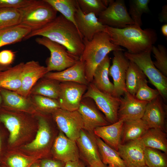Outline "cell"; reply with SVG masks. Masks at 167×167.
I'll use <instances>...</instances> for the list:
<instances>
[{
  "mask_svg": "<svg viewBox=\"0 0 167 167\" xmlns=\"http://www.w3.org/2000/svg\"><path fill=\"white\" fill-rule=\"evenodd\" d=\"M76 142L80 155H81L89 165L102 162L97 143L96 136L93 132L82 129Z\"/></svg>",
  "mask_w": 167,
  "mask_h": 167,
  "instance_id": "e0dca14e",
  "label": "cell"
},
{
  "mask_svg": "<svg viewBox=\"0 0 167 167\" xmlns=\"http://www.w3.org/2000/svg\"><path fill=\"white\" fill-rule=\"evenodd\" d=\"M29 97L36 109L52 114L60 108L58 100L40 95H30Z\"/></svg>",
  "mask_w": 167,
  "mask_h": 167,
  "instance_id": "d590c367",
  "label": "cell"
},
{
  "mask_svg": "<svg viewBox=\"0 0 167 167\" xmlns=\"http://www.w3.org/2000/svg\"><path fill=\"white\" fill-rule=\"evenodd\" d=\"M144 160L148 167H167V154L156 149L145 147Z\"/></svg>",
  "mask_w": 167,
  "mask_h": 167,
  "instance_id": "836d02e7",
  "label": "cell"
},
{
  "mask_svg": "<svg viewBox=\"0 0 167 167\" xmlns=\"http://www.w3.org/2000/svg\"><path fill=\"white\" fill-rule=\"evenodd\" d=\"M75 20L83 39L91 40L96 33L105 32V26L98 21L96 16L92 13H84L78 4L75 15Z\"/></svg>",
  "mask_w": 167,
  "mask_h": 167,
  "instance_id": "ac0fdd59",
  "label": "cell"
},
{
  "mask_svg": "<svg viewBox=\"0 0 167 167\" xmlns=\"http://www.w3.org/2000/svg\"><path fill=\"white\" fill-rule=\"evenodd\" d=\"M145 147L141 138L123 144H120L117 150L127 167L145 165Z\"/></svg>",
  "mask_w": 167,
  "mask_h": 167,
  "instance_id": "2e32d148",
  "label": "cell"
},
{
  "mask_svg": "<svg viewBox=\"0 0 167 167\" xmlns=\"http://www.w3.org/2000/svg\"><path fill=\"white\" fill-rule=\"evenodd\" d=\"M65 167H85L84 164L79 160L70 161L65 163Z\"/></svg>",
  "mask_w": 167,
  "mask_h": 167,
  "instance_id": "bcb514c9",
  "label": "cell"
},
{
  "mask_svg": "<svg viewBox=\"0 0 167 167\" xmlns=\"http://www.w3.org/2000/svg\"><path fill=\"white\" fill-rule=\"evenodd\" d=\"M2 99L1 106L18 111L32 112L36 109L29 97H25L10 90L0 88Z\"/></svg>",
  "mask_w": 167,
  "mask_h": 167,
  "instance_id": "7402d4cb",
  "label": "cell"
},
{
  "mask_svg": "<svg viewBox=\"0 0 167 167\" xmlns=\"http://www.w3.org/2000/svg\"><path fill=\"white\" fill-rule=\"evenodd\" d=\"M84 47L79 60L83 63L86 79L92 83L97 66L111 51L124 50L113 43L105 32L96 33L91 40L83 39Z\"/></svg>",
  "mask_w": 167,
  "mask_h": 167,
  "instance_id": "3957f363",
  "label": "cell"
},
{
  "mask_svg": "<svg viewBox=\"0 0 167 167\" xmlns=\"http://www.w3.org/2000/svg\"><path fill=\"white\" fill-rule=\"evenodd\" d=\"M86 97L90 98L93 100L109 123L113 124L118 121L120 97L100 91L92 83L88 84L87 90L83 96V98Z\"/></svg>",
  "mask_w": 167,
  "mask_h": 167,
  "instance_id": "52a82bcc",
  "label": "cell"
},
{
  "mask_svg": "<svg viewBox=\"0 0 167 167\" xmlns=\"http://www.w3.org/2000/svg\"><path fill=\"white\" fill-rule=\"evenodd\" d=\"M124 121L118 120L108 125L96 127L93 133L105 143L117 151L121 143V136Z\"/></svg>",
  "mask_w": 167,
  "mask_h": 167,
  "instance_id": "603a6c76",
  "label": "cell"
},
{
  "mask_svg": "<svg viewBox=\"0 0 167 167\" xmlns=\"http://www.w3.org/2000/svg\"><path fill=\"white\" fill-rule=\"evenodd\" d=\"M21 15L20 24L32 31L42 28L54 20L58 11L45 0H35L28 6L19 9Z\"/></svg>",
  "mask_w": 167,
  "mask_h": 167,
  "instance_id": "277c9868",
  "label": "cell"
},
{
  "mask_svg": "<svg viewBox=\"0 0 167 167\" xmlns=\"http://www.w3.org/2000/svg\"><path fill=\"white\" fill-rule=\"evenodd\" d=\"M36 36L46 37L64 46L79 58L84 49L83 38L76 26L61 14L42 28L32 31L24 39Z\"/></svg>",
  "mask_w": 167,
  "mask_h": 167,
  "instance_id": "6da1fadb",
  "label": "cell"
},
{
  "mask_svg": "<svg viewBox=\"0 0 167 167\" xmlns=\"http://www.w3.org/2000/svg\"><path fill=\"white\" fill-rule=\"evenodd\" d=\"M88 86L74 82H61L57 99L60 108L70 111L78 110Z\"/></svg>",
  "mask_w": 167,
  "mask_h": 167,
  "instance_id": "30bf717a",
  "label": "cell"
},
{
  "mask_svg": "<svg viewBox=\"0 0 167 167\" xmlns=\"http://www.w3.org/2000/svg\"><path fill=\"white\" fill-rule=\"evenodd\" d=\"M97 18L103 25L115 28H122L135 24L123 0H113Z\"/></svg>",
  "mask_w": 167,
  "mask_h": 167,
  "instance_id": "ba28073f",
  "label": "cell"
},
{
  "mask_svg": "<svg viewBox=\"0 0 167 167\" xmlns=\"http://www.w3.org/2000/svg\"><path fill=\"white\" fill-rule=\"evenodd\" d=\"M38 129L35 139L25 146L30 150L41 149L46 148L51 139V131L46 118L41 115L38 117Z\"/></svg>",
  "mask_w": 167,
  "mask_h": 167,
  "instance_id": "83f0119b",
  "label": "cell"
},
{
  "mask_svg": "<svg viewBox=\"0 0 167 167\" xmlns=\"http://www.w3.org/2000/svg\"><path fill=\"white\" fill-rule=\"evenodd\" d=\"M110 59L107 55L97 66L92 83L99 90L113 96L114 86L109 78Z\"/></svg>",
  "mask_w": 167,
  "mask_h": 167,
  "instance_id": "cb8c5ba5",
  "label": "cell"
},
{
  "mask_svg": "<svg viewBox=\"0 0 167 167\" xmlns=\"http://www.w3.org/2000/svg\"><path fill=\"white\" fill-rule=\"evenodd\" d=\"M32 31L22 24L0 28V48L21 41Z\"/></svg>",
  "mask_w": 167,
  "mask_h": 167,
  "instance_id": "4316f807",
  "label": "cell"
},
{
  "mask_svg": "<svg viewBox=\"0 0 167 167\" xmlns=\"http://www.w3.org/2000/svg\"><path fill=\"white\" fill-rule=\"evenodd\" d=\"M149 129L147 123L142 119L124 122L120 144L141 138Z\"/></svg>",
  "mask_w": 167,
  "mask_h": 167,
  "instance_id": "484cf974",
  "label": "cell"
},
{
  "mask_svg": "<svg viewBox=\"0 0 167 167\" xmlns=\"http://www.w3.org/2000/svg\"><path fill=\"white\" fill-rule=\"evenodd\" d=\"M120 99L118 121L125 122L142 118L148 102L140 100L126 91Z\"/></svg>",
  "mask_w": 167,
  "mask_h": 167,
  "instance_id": "5bb4252c",
  "label": "cell"
},
{
  "mask_svg": "<svg viewBox=\"0 0 167 167\" xmlns=\"http://www.w3.org/2000/svg\"><path fill=\"white\" fill-rule=\"evenodd\" d=\"M160 95L157 89H152L148 85L146 79L140 83L135 96L140 100L149 102Z\"/></svg>",
  "mask_w": 167,
  "mask_h": 167,
  "instance_id": "ab89813d",
  "label": "cell"
},
{
  "mask_svg": "<svg viewBox=\"0 0 167 167\" xmlns=\"http://www.w3.org/2000/svg\"><path fill=\"white\" fill-rule=\"evenodd\" d=\"M1 140L0 138V152L1 151Z\"/></svg>",
  "mask_w": 167,
  "mask_h": 167,
  "instance_id": "db71d44e",
  "label": "cell"
},
{
  "mask_svg": "<svg viewBox=\"0 0 167 167\" xmlns=\"http://www.w3.org/2000/svg\"><path fill=\"white\" fill-rule=\"evenodd\" d=\"M52 114L61 131L68 138L76 141L84 129L83 121L78 111H68L59 108Z\"/></svg>",
  "mask_w": 167,
  "mask_h": 167,
  "instance_id": "9c48e42d",
  "label": "cell"
},
{
  "mask_svg": "<svg viewBox=\"0 0 167 167\" xmlns=\"http://www.w3.org/2000/svg\"><path fill=\"white\" fill-rule=\"evenodd\" d=\"M44 77L60 82H70L87 85L88 84L85 77L84 65L79 60L73 66L63 71L48 72Z\"/></svg>",
  "mask_w": 167,
  "mask_h": 167,
  "instance_id": "44dd1931",
  "label": "cell"
},
{
  "mask_svg": "<svg viewBox=\"0 0 167 167\" xmlns=\"http://www.w3.org/2000/svg\"><path fill=\"white\" fill-rule=\"evenodd\" d=\"M24 62L0 72V88L18 91L21 85L22 73Z\"/></svg>",
  "mask_w": 167,
  "mask_h": 167,
  "instance_id": "d4e9b609",
  "label": "cell"
},
{
  "mask_svg": "<svg viewBox=\"0 0 167 167\" xmlns=\"http://www.w3.org/2000/svg\"><path fill=\"white\" fill-rule=\"evenodd\" d=\"M1 106L2 109L0 113V121L9 131V143L12 144L19 138L23 123L28 118L21 113L20 111L13 112L11 109Z\"/></svg>",
  "mask_w": 167,
  "mask_h": 167,
  "instance_id": "ffe728a7",
  "label": "cell"
},
{
  "mask_svg": "<svg viewBox=\"0 0 167 167\" xmlns=\"http://www.w3.org/2000/svg\"><path fill=\"white\" fill-rule=\"evenodd\" d=\"M30 167H41V166L37 164H35L32 165Z\"/></svg>",
  "mask_w": 167,
  "mask_h": 167,
  "instance_id": "f907efd6",
  "label": "cell"
},
{
  "mask_svg": "<svg viewBox=\"0 0 167 167\" xmlns=\"http://www.w3.org/2000/svg\"><path fill=\"white\" fill-rule=\"evenodd\" d=\"M112 63L109 69V75L113 80V96L120 97L126 91L125 81L130 61L122 50L113 51Z\"/></svg>",
  "mask_w": 167,
  "mask_h": 167,
  "instance_id": "8fae6325",
  "label": "cell"
},
{
  "mask_svg": "<svg viewBox=\"0 0 167 167\" xmlns=\"http://www.w3.org/2000/svg\"><path fill=\"white\" fill-rule=\"evenodd\" d=\"M35 0H0V8L20 9L33 3Z\"/></svg>",
  "mask_w": 167,
  "mask_h": 167,
  "instance_id": "b9f144b4",
  "label": "cell"
},
{
  "mask_svg": "<svg viewBox=\"0 0 167 167\" xmlns=\"http://www.w3.org/2000/svg\"><path fill=\"white\" fill-rule=\"evenodd\" d=\"M99 110L92 99L82 98L78 111L83 121L84 129L93 132L97 127L110 124Z\"/></svg>",
  "mask_w": 167,
  "mask_h": 167,
  "instance_id": "7c38bea8",
  "label": "cell"
},
{
  "mask_svg": "<svg viewBox=\"0 0 167 167\" xmlns=\"http://www.w3.org/2000/svg\"><path fill=\"white\" fill-rule=\"evenodd\" d=\"M2 103V99L0 94V107H1Z\"/></svg>",
  "mask_w": 167,
  "mask_h": 167,
  "instance_id": "816d5d0a",
  "label": "cell"
},
{
  "mask_svg": "<svg viewBox=\"0 0 167 167\" xmlns=\"http://www.w3.org/2000/svg\"><path fill=\"white\" fill-rule=\"evenodd\" d=\"M149 0H132L130 1L129 14L135 24L141 27L142 15L150 12Z\"/></svg>",
  "mask_w": 167,
  "mask_h": 167,
  "instance_id": "e575fe53",
  "label": "cell"
},
{
  "mask_svg": "<svg viewBox=\"0 0 167 167\" xmlns=\"http://www.w3.org/2000/svg\"><path fill=\"white\" fill-rule=\"evenodd\" d=\"M96 140L101 159L104 164L113 167H127L117 151L97 136Z\"/></svg>",
  "mask_w": 167,
  "mask_h": 167,
  "instance_id": "4dcf8cb0",
  "label": "cell"
},
{
  "mask_svg": "<svg viewBox=\"0 0 167 167\" xmlns=\"http://www.w3.org/2000/svg\"><path fill=\"white\" fill-rule=\"evenodd\" d=\"M32 160L19 155H14L7 159L6 163L9 167H29Z\"/></svg>",
  "mask_w": 167,
  "mask_h": 167,
  "instance_id": "60d3db41",
  "label": "cell"
},
{
  "mask_svg": "<svg viewBox=\"0 0 167 167\" xmlns=\"http://www.w3.org/2000/svg\"><path fill=\"white\" fill-rule=\"evenodd\" d=\"M15 54L10 50H4L0 52V64L6 66H10L14 62Z\"/></svg>",
  "mask_w": 167,
  "mask_h": 167,
  "instance_id": "7bdbcfd3",
  "label": "cell"
},
{
  "mask_svg": "<svg viewBox=\"0 0 167 167\" xmlns=\"http://www.w3.org/2000/svg\"><path fill=\"white\" fill-rule=\"evenodd\" d=\"M148 167L147 165H144V166H134V167Z\"/></svg>",
  "mask_w": 167,
  "mask_h": 167,
  "instance_id": "f5cc1de1",
  "label": "cell"
},
{
  "mask_svg": "<svg viewBox=\"0 0 167 167\" xmlns=\"http://www.w3.org/2000/svg\"><path fill=\"white\" fill-rule=\"evenodd\" d=\"M10 67V66H6L0 64V72L6 70Z\"/></svg>",
  "mask_w": 167,
  "mask_h": 167,
  "instance_id": "681fc988",
  "label": "cell"
},
{
  "mask_svg": "<svg viewBox=\"0 0 167 167\" xmlns=\"http://www.w3.org/2000/svg\"><path fill=\"white\" fill-rule=\"evenodd\" d=\"M47 72L46 67L41 65L37 61L32 60L24 63L21 86L15 92L25 97H29L32 88Z\"/></svg>",
  "mask_w": 167,
  "mask_h": 167,
  "instance_id": "9a60e30c",
  "label": "cell"
},
{
  "mask_svg": "<svg viewBox=\"0 0 167 167\" xmlns=\"http://www.w3.org/2000/svg\"><path fill=\"white\" fill-rule=\"evenodd\" d=\"M77 0L80 8L84 13H92L97 17L107 7L105 0Z\"/></svg>",
  "mask_w": 167,
  "mask_h": 167,
  "instance_id": "f35d334b",
  "label": "cell"
},
{
  "mask_svg": "<svg viewBox=\"0 0 167 167\" xmlns=\"http://www.w3.org/2000/svg\"><path fill=\"white\" fill-rule=\"evenodd\" d=\"M161 32L164 36H167V24H165L161 27Z\"/></svg>",
  "mask_w": 167,
  "mask_h": 167,
  "instance_id": "7dc6e473",
  "label": "cell"
},
{
  "mask_svg": "<svg viewBox=\"0 0 167 167\" xmlns=\"http://www.w3.org/2000/svg\"><path fill=\"white\" fill-rule=\"evenodd\" d=\"M152 52L154 54L155 60L153 61L156 68L164 76L167 77V49L162 45L157 46L153 45Z\"/></svg>",
  "mask_w": 167,
  "mask_h": 167,
  "instance_id": "74e56055",
  "label": "cell"
},
{
  "mask_svg": "<svg viewBox=\"0 0 167 167\" xmlns=\"http://www.w3.org/2000/svg\"><path fill=\"white\" fill-rule=\"evenodd\" d=\"M141 139L146 147L156 149L167 154V136L164 131L157 128H149Z\"/></svg>",
  "mask_w": 167,
  "mask_h": 167,
  "instance_id": "f546056e",
  "label": "cell"
},
{
  "mask_svg": "<svg viewBox=\"0 0 167 167\" xmlns=\"http://www.w3.org/2000/svg\"><path fill=\"white\" fill-rule=\"evenodd\" d=\"M87 167H106L102 162L96 164L91 165H89Z\"/></svg>",
  "mask_w": 167,
  "mask_h": 167,
  "instance_id": "c3c4849f",
  "label": "cell"
},
{
  "mask_svg": "<svg viewBox=\"0 0 167 167\" xmlns=\"http://www.w3.org/2000/svg\"><path fill=\"white\" fill-rule=\"evenodd\" d=\"M65 163L59 160L45 159L41 163V167H65Z\"/></svg>",
  "mask_w": 167,
  "mask_h": 167,
  "instance_id": "ee69618b",
  "label": "cell"
},
{
  "mask_svg": "<svg viewBox=\"0 0 167 167\" xmlns=\"http://www.w3.org/2000/svg\"><path fill=\"white\" fill-rule=\"evenodd\" d=\"M152 48L138 54H131L126 52L124 54L129 61L134 62L142 71L165 101L167 99V77L154 65L151 57Z\"/></svg>",
  "mask_w": 167,
  "mask_h": 167,
  "instance_id": "5b68a950",
  "label": "cell"
},
{
  "mask_svg": "<svg viewBox=\"0 0 167 167\" xmlns=\"http://www.w3.org/2000/svg\"><path fill=\"white\" fill-rule=\"evenodd\" d=\"M107 167H113L110 165H108Z\"/></svg>",
  "mask_w": 167,
  "mask_h": 167,
  "instance_id": "11a10c76",
  "label": "cell"
},
{
  "mask_svg": "<svg viewBox=\"0 0 167 167\" xmlns=\"http://www.w3.org/2000/svg\"><path fill=\"white\" fill-rule=\"evenodd\" d=\"M53 149L55 157L59 161L66 163L79 160L80 155L76 141L61 131L55 140Z\"/></svg>",
  "mask_w": 167,
  "mask_h": 167,
  "instance_id": "d6986e66",
  "label": "cell"
},
{
  "mask_svg": "<svg viewBox=\"0 0 167 167\" xmlns=\"http://www.w3.org/2000/svg\"><path fill=\"white\" fill-rule=\"evenodd\" d=\"M60 82L43 77L40 79L31 89L30 95H40L57 99Z\"/></svg>",
  "mask_w": 167,
  "mask_h": 167,
  "instance_id": "f1b7e54d",
  "label": "cell"
},
{
  "mask_svg": "<svg viewBox=\"0 0 167 167\" xmlns=\"http://www.w3.org/2000/svg\"><path fill=\"white\" fill-rule=\"evenodd\" d=\"M57 11L76 25L75 15L78 6L77 0H45Z\"/></svg>",
  "mask_w": 167,
  "mask_h": 167,
  "instance_id": "d6a6232c",
  "label": "cell"
},
{
  "mask_svg": "<svg viewBox=\"0 0 167 167\" xmlns=\"http://www.w3.org/2000/svg\"><path fill=\"white\" fill-rule=\"evenodd\" d=\"M165 101L160 95L147 104L141 119L149 128H157L166 132L167 106Z\"/></svg>",
  "mask_w": 167,
  "mask_h": 167,
  "instance_id": "4fadbf2b",
  "label": "cell"
},
{
  "mask_svg": "<svg viewBox=\"0 0 167 167\" xmlns=\"http://www.w3.org/2000/svg\"><path fill=\"white\" fill-rule=\"evenodd\" d=\"M35 41L50 51V56L46 61L48 72L63 71L73 66L79 60V58L70 54L64 46L46 37H37Z\"/></svg>",
  "mask_w": 167,
  "mask_h": 167,
  "instance_id": "8992f818",
  "label": "cell"
},
{
  "mask_svg": "<svg viewBox=\"0 0 167 167\" xmlns=\"http://www.w3.org/2000/svg\"><path fill=\"white\" fill-rule=\"evenodd\" d=\"M159 21L162 23H167V5L163 6L159 17Z\"/></svg>",
  "mask_w": 167,
  "mask_h": 167,
  "instance_id": "f6af8a7d",
  "label": "cell"
},
{
  "mask_svg": "<svg viewBox=\"0 0 167 167\" xmlns=\"http://www.w3.org/2000/svg\"><path fill=\"white\" fill-rule=\"evenodd\" d=\"M21 15L19 9L0 8V28L20 24Z\"/></svg>",
  "mask_w": 167,
  "mask_h": 167,
  "instance_id": "8d00e7d4",
  "label": "cell"
},
{
  "mask_svg": "<svg viewBox=\"0 0 167 167\" xmlns=\"http://www.w3.org/2000/svg\"><path fill=\"white\" fill-rule=\"evenodd\" d=\"M105 32L113 43L125 48L131 54H138L151 48L157 39L154 29H142L135 24L122 28L105 26Z\"/></svg>",
  "mask_w": 167,
  "mask_h": 167,
  "instance_id": "7a4b0ae2",
  "label": "cell"
},
{
  "mask_svg": "<svg viewBox=\"0 0 167 167\" xmlns=\"http://www.w3.org/2000/svg\"><path fill=\"white\" fill-rule=\"evenodd\" d=\"M146 78L140 68L134 62L130 61L126 77V91L135 96L140 83Z\"/></svg>",
  "mask_w": 167,
  "mask_h": 167,
  "instance_id": "1f68e13d",
  "label": "cell"
}]
</instances>
